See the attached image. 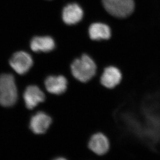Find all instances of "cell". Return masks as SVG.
Masks as SVG:
<instances>
[{
    "instance_id": "9c48e42d",
    "label": "cell",
    "mask_w": 160,
    "mask_h": 160,
    "mask_svg": "<svg viewBox=\"0 0 160 160\" xmlns=\"http://www.w3.org/2000/svg\"><path fill=\"white\" fill-rule=\"evenodd\" d=\"M52 118L44 112H39L32 117L30 121V128L36 134L45 133L52 123Z\"/></svg>"
},
{
    "instance_id": "277c9868",
    "label": "cell",
    "mask_w": 160,
    "mask_h": 160,
    "mask_svg": "<svg viewBox=\"0 0 160 160\" xmlns=\"http://www.w3.org/2000/svg\"><path fill=\"white\" fill-rule=\"evenodd\" d=\"M122 78V72L118 67L109 65L104 68L100 75V83L106 89H114L121 83Z\"/></svg>"
},
{
    "instance_id": "7a4b0ae2",
    "label": "cell",
    "mask_w": 160,
    "mask_h": 160,
    "mask_svg": "<svg viewBox=\"0 0 160 160\" xmlns=\"http://www.w3.org/2000/svg\"><path fill=\"white\" fill-rule=\"evenodd\" d=\"M18 98L14 77L9 74L0 76V105L4 107L14 105Z\"/></svg>"
},
{
    "instance_id": "3957f363",
    "label": "cell",
    "mask_w": 160,
    "mask_h": 160,
    "mask_svg": "<svg viewBox=\"0 0 160 160\" xmlns=\"http://www.w3.org/2000/svg\"><path fill=\"white\" fill-rule=\"evenodd\" d=\"M105 9L111 15L118 18H125L133 12L134 0H102Z\"/></svg>"
},
{
    "instance_id": "7c38bea8",
    "label": "cell",
    "mask_w": 160,
    "mask_h": 160,
    "mask_svg": "<svg viewBox=\"0 0 160 160\" xmlns=\"http://www.w3.org/2000/svg\"><path fill=\"white\" fill-rule=\"evenodd\" d=\"M89 35L93 41L107 40L109 39L112 33L110 28L102 23H94L89 28Z\"/></svg>"
},
{
    "instance_id": "6da1fadb",
    "label": "cell",
    "mask_w": 160,
    "mask_h": 160,
    "mask_svg": "<svg viewBox=\"0 0 160 160\" xmlns=\"http://www.w3.org/2000/svg\"><path fill=\"white\" fill-rule=\"evenodd\" d=\"M72 75L82 82H87L93 78L98 72V66L92 58L83 54L76 59L71 64Z\"/></svg>"
},
{
    "instance_id": "30bf717a",
    "label": "cell",
    "mask_w": 160,
    "mask_h": 160,
    "mask_svg": "<svg viewBox=\"0 0 160 160\" xmlns=\"http://www.w3.org/2000/svg\"><path fill=\"white\" fill-rule=\"evenodd\" d=\"M45 85L48 92L59 95L67 90L68 81L63 76H50L46 79Z\"/></svg>"
},
{
    "instance_id": "ba28073f",
    "label": "cell",
    "mask_w": 160,
    "mask_h": 160,
    "mask_svg": "<svg viewBox=\"0 0 160 160\" xmlns=\"http://www.w3.org/2000/svg\"><path fill=\"white\" fill-rule=\"evenodd\" d=\"M23 98L26 107L29 109H32L39 103L44 101L45 95L38 86L31 85L26 89L23 94Z\"/></svg>"
},
{
    "instance_id": "5b68a950",
    "label": "cell",
    "mask_w": 160,
    "mask_h": 160,
    "mask_svg": "<svg viewBox=\"0 0 160 160\" xmlns=\"http://www.w3.org/2000/svg\"><path fill=\"white\" fill-rule=\"evenodd\" d=\"M11 67L19 75H23L29 71L33 64L30 54L25 52H16L9 60Z\"/></svg>"
},
{
    "instance_id": "8992f818",
    "label": "cell",
    "mask_w": 160,
    "mask_h": 160,
    "mask_svg": "<svg viewBox=\"0 0 160 160\" xmlns=\"http://www.w3.org/2000/svg\"><path fill=\"white\" fill-rule=\"evenodd\" d=\"M110 142L104 133L98 132L92 135L88 142V148L98 156H104L110 149Z\"/></svg>"
},
{
    "instance_id": "8fae6325",
    "label": "cell",
    "mask_w": 160,
    "mask_h": 160,
    "mask_svg": "<svg viewBox=\"0 0 160 160\" xmlns=\"http://www.w3.org/2000/svg\"><path fill=\"white\" fill-rule=\"evenodd\" d=\"M31 50L34 52H48L53 50L55 42L50 36H35L31 41Z\"/></svg>"
},
{
    "instance_id": "52a82bcc",
    "label": "cell",
    "mask_w": 160,
    "mask_h": 160,
    "mask_svg": "<svg viewBox=\"0 0 160 160\" xmlns=\"http://www.w3.org/2000/svg\"><path fill=\"white\" fill-rule=\"evenodd\" d=\"M83 16V10L76 3L68 4L62 11V19L64 22L68 25H73L78 23L82 20Z\"/></svg>"
}]
</instances>
